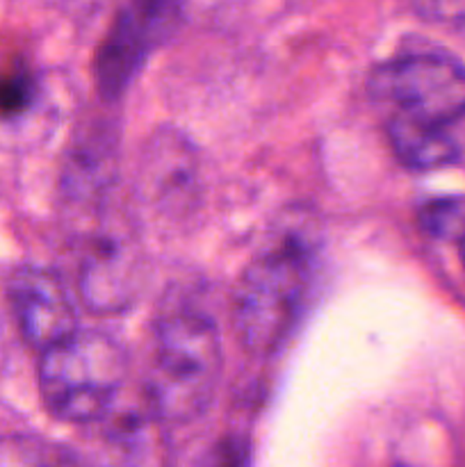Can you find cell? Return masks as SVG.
<instances>
[{"instance_id":"6da1fadb","label":"cell","mask_w":465,"mask_h":467,"mask_svg":"<svg viewBox=\"0 0 465 467\" xmlns=\"http://www.w3.org/2000/svg\"><path fill=\"white\" fill-rule=\"evenodd\" d=\"M223 368L217 324L199 310H176L158 322L144 377L146 409L164 424L199 418L217 392Z\"/></svg>"},{"instance_id":"7a4b0ae2","label":"cell","mask_w":465,"mask_h":467,"mask_svg":"<svg viewBox=\"0 0 465 467\" xmlns=\"http://www.w3.org/2000/svg\"><path fill=\"white\" fill-rule=\"evenodd\" d=\"M313 254L305 233L285 228L242 272L232 292V327L249 354L281 349L299 322L313 281Z\"/></svg>"},{"instance_id":"3957f363","label":"cell","mask_w":465,"mask_h":467,"mask_svg":"<svg viewBox=\"0 0 465 467\" xmlns=\"http://www.w3.org/2000/svg\"><path fill=\"white\" fill-rule=\"evenodd\" d=\"M126 379V356L109 336L76 328L41 351L39 390L46 409L73 424L108 413Z\"/></svg>"},{"instance_id":"277c9868","label":"cell","mask_w":465,"mask_h":467,"mask_svg":"<svg viewBox=\"0 0 465 467\" xmlns=\"http://www.w3.org/2000/svg\"><path fill=\"white\" fill-rule=\"evenodd\" d=\"M369 94L399 114L454 126L465 117V67L445 53H406L374 68Z\"/></svg>"},{"instance_id":"5b68a950","label":"cell","mask_w":465,"mask_h":467,"mask_svg":"<svg viewBox=\"0 0 465 467\" xmlns=\"http://www.w3.org/2000/svg\"><path fill=\"white\" fill-rule=\"evenodd\" d=\"M181 12V0H128L123 5L94 64L96 87L105 99L114 100L126 91L150 50L176 30Z\"/></svg>"},{"instance_id":"8992f818","label":"cell","mask_w":465,"mask_h":467,"mask_svg":"<svg viewBox=\"0 0 465 467\" xmlns=\"http://www.w3.org/2000/svg\"><path fill=\"white\" fill-rule=\"evenodd\" d=\"M141 287V251L123 231H96L82 249L78 295L94 315L130 308Z\"/></svg>"},{"instance_id":"52a82bcc","label":"cell","mask_w":465,"mask_h":467,"mask_svg":"<svg viewBox=\"0 0 465 467\" xmlns=\"http://www.w3.org/2000/svg\"><path fill=\"white\" fill-rule=\"evenodd\" d=\"M7 296L23 337L39 351L78 328L71 295L48 269L18 267L7 283Z\"/></svg>"},{"instance_id":"ba28073f","label":"cell","mask_w":465,"mask_h":467,"mask_svg":"<svg viewBox=\"0 0 465 467\" xmlns=\"http://www.w3.org/2000/svg\"><path fill=\"white\" fill-rule=\"evenodd\" d=\"M386 132L395 158L410 171H436L460 158V144L447 123L392 112Z\"/></svg>"},{"instance_id":"9c48e42d","label":"cell","mask_w":465,"mask_h":467,"mask_svg":"<svg viewBox=\"0 0 465 467\" xmlns=\"http://www.w3.org/2000/svg\"><path fill=\"white\" fill-rule=\"evenodd\" d=\"M419 226L440 242H460L465 235V196L429 201L419 210Z\"/></svg>"},{"instance_id":"30bf717a","label":"cell","mask_w":465,"mask_h":467,"mask_svg":"<svg viewBox=\"0 0 465 467\" xmlns=\"http://www.w3.org/2000/svg\"><path fill=\"white\" fill-rule=\"evenodd\" d=\"M55 456L41 442L27 438H0V465L55 463Z\"/></svg>"},{"instance_id":"8fae6325","label":"cell","mask_w":465,"mask_h":467,"mask_svg":"<svg viewBox=\"0 0 465 467\" xmlns=\"http://www.w3.org/2000/svg\"><path fill=\"white\" fill-rule=\"evenodd\" d=\"M413 5L429 23L447 27L465 26V0H413Z\"/></svg>"},{"instance_id":"7c38bea8","label":"cell","mask_w":465,"mask_h":467,"mask_svg":"<svg viewBox=\"0 0 465 467\" xmlns=\"http://www.w3.org/2000/svg\"><path fill=\"white\" fill-rule=\"evenodd\" d=\"M459 246H460V263H463V272H465V235L463 240L459 242Z\"/></svg>"}]
</instances>
